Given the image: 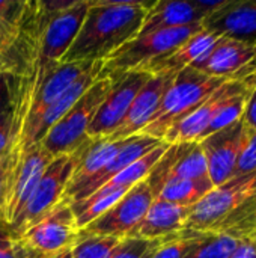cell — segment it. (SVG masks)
<instances>
[{
    "mask_svg": "<svg viewBox=\"0 0 256 258\" xmlns=\"http://www.w3.org/2000/svg\"><path fill=\"white\" fill-rule=\"evenodd\" d=\"M149 6L146 2L91 0L81 29L60 62L106 60L139 35Z\"/></svg>",
    "mask_w": 256,
    "mask_h": 258,
    "instance_id": "cell-1",
    "label": "cell"
},
{
    "mask_svg": "<svg viewBox=\"0 0 256 258\" xmlns=\"http://www.w3.org/2000/svg\"><path fill=\"white\" fill-rule=\"evenodd\" d=\"M229 79L210 77L192 67L184 68L178 74L169 89L166 91L157 112L149 124L139 133L154 139L163 141L166 133L193 112L208 95L220 88Z\"/></svg>",
    "mask_w": 256,
    "mask_h": 258,
    "instance_id": "cell-2",
    "label": "cell"
},
{
    "mask_svg": "<svg viewBox=\"0 0 256 258\" xmlns=\"http://www.w3.org/2000/svg\"><path fill=\"white\" fill-rule=\"evenodd\" d=\"M92 139L83 142L77 150L60 154L51 160V163L45 168L41 180L38 181L32 197L26 203L24 209L18 215V218L9 225L14 236L23 234L38 221H41L45 215H48L57 204L63 201L65 190L71 180V175L89 148Z\"/></svg>",
    "mask_w": 256,
    "mask_h": 258,
    "instance_id": "cell-3",
    "label": "cell"
},
{
    "mask_svg": "<svg viewBox=\"0 0 256 258\" xmlns=\"http://www.w3.org/2000/svg\"><path fill=\"white\" fill-rule=\"evenodd\" d=\"M113 86V80L104 74L91 85L78 101L56 122L39 142L51 156L68 154L77 150L88 138V128Z\"/></svg>",
    "mask_w": 256,
    "mask_h": 258,
    "instance_id": "cell-4",
    "label": "cell"
},
{
    "mask_svg": "<svg viewBox=\"0 0 256 258\" xmlns=\"http://www.w3.org/2000/svg\"><path fill=\"white\" fill-rule=\"evenodd\" d=\"M91 0L38 2L41 33L38 41L39 62H60L69 50L89 11Z\"/></svg>",
    "mask_w": 256,
    "mask_h": 258,
    "instance_id": "cell-5",
    "label": "cell"
},
{
    "mask_svg": "<svg viewBox=\"0 0 256 258\" xmlns=\"http://www.w3.org/2000/svg\"><path fill=\"white\" fill-rule=\"evenodd\" d=\"M202 29V23H195L183 27L163 29L136 36L119 47L106 60H103L101 74L110 79L121 77L128 71L137 70L145 63L174 51L184 41H187L190 36Z\"/></svg>",
    "mask_w": 256,
    "mask_h": 258,
    "instance_id": "cell-6",
    "label": "cell"
},
{
    "mask_svg": "<svg viewBox=\"0 0 256 258\" xmlns=\"http://www.w3.org/2000/svg\"><path fill=\"white\" fill-rule=\"evenodd\" d=\"M255 197L256 171L244 175H235L226 183L210 190L192 207L184 230L211 233L229 215L246 206Z\"/></svg>",
    "mask_w": 256,
    "mask_h": 258,
    "instance_id": "cell-7",
    "label": "cell"
},
{
    "mask_svg": "<svg viewBox=\"0 0 256 258\" xmlns=\"http://www.w3.org/2000/svg\"><path fill=\"white\" fill-rule=\"evenodd\" d=\"M53 159L54 156H51L41 144H35L11 169H6V187L0 218L8 225L18 218L26 203L32 197L45 168Z\"/></svg>",
    "mask_w": 256,
    "mask_h": 258,
    "instance_id": "cell-8",
    "label": "cell"
},
{
    "mask_svg": "<svg viewBox=\"0 0 256 258\" xmlns=\"http://www.w3.org/2000/svg\"><path fill=\"white\" fill-rule=\"evenodd\" d=\"M155 195L146 178L133 186L109 210L78 231V236H113L124 239L145 218Z\"/></svg>",
    "mask_w": 256,
    "mask_h": 258,
    "instance_id": "cell-9",
    "label": "cell"
},
{
    "mask_svg": "<svg viewBox=\"0 0 256 258\" xmlns=\"http://www.w3.org/2000/svg\"><path fill=\"white\" fill-rule=\"evenodd\" d=\"M151 77L143 70H133L121 77L112 79L113 86L92 119L88 128V138L98 141L110 136L124 119L137 92Z\"/></svg>",
    "mask_w": 256,
    "mask_h": 258,
    "instance_id": "cell-10",
    "label": "cell"
},
{
    "mask_svg": "<svg viewBox=\"0 0 256 258\" xmlns=\"http://www.w3.org/2000/svg\"><path fill=\"white\" fill-rule=\"evenodd\" d=\"M78 227L71 206L57 204L48 215L20 236H14L41 255H53L74 246L78 239Z\"/></svg>",
    "mask_w": 256,
    "mask_h": 258,
    "instance_id": "cell-11",
    "label": "cell"
},
{
    "mask_svg": "<svg viewBox=\"0 0 256 258\" xmlns=\"http://www.w3.org/2000/svg\"><path fill=\"white\" fill-rule=\"evenodd\" d=\"M256 44H247L220 36L192 68L216 79H237L252 73Z\"/></svg>",
    "mask_w": 256,
    "mask_h": 258,
    "instance_id": "cell-12",
    "label": "cell"
},
{
    "mask_svg": "<svg viewBox=\"0 0 256 258\" xmlns=\"http://www.w3.org/2000/svg\"><path fill=\"white\" fill-rule=\"evenodd\" d=\"M246 127L243 119L207 136L198 142L205 154L208 174L214 187L235 177V168L244 145Z\"/></svg>",
    "mask_w": 256,
    "mask_h": 258,
    "instance_id": "cell-13",
    "label": "cell"
},
{
    "mask_svg": "<svg viewBox=\"0 0 256 258\" xmlns=\"http://www.w3.org/2000/svg\"><path fill=\"white\" fill-rule=\"evenodd\" d=\"M223 0H160L152 2L139 35H146L151 32L183 27L195 23H202V20L213 11H216Z\"/></svg>",
    "mask_w": 256,
    "mask_h": 258,
    "instance_id": "cell-14",
    "label": "cell"
},
{
    "mask_svg": "<svg viewBox=\"0 0 256 258\" xmlns=\"http://www.w3.org/2000/svg\"><path fill=\"white\" fill-rule=\"evenodd\" d=\"M246 80H247V74L243 77L226 80L211 95H208L193 112H190L184 119H181L177 125H174L163 138V142L169 145L199 142L202 133L205 132V128L208 127L217 110L234 92H237L244 86Z\"/></svg>",
    "mask_w": 256,
    "mask_h": 258,
    "instance_id": "cell-15",
    "label": "cell"
},
{
    "mask_svg": "<svg viewBox=\"0 0 256 258\" xmlns=\"http://www.w3.org/2000/svg\"><path fill=\"white\" fill-rule=\"evenodd\" d=\"M202 27L219 36L256 44V2L225 0L202 20Z\"/></svg>",
    "mask_w": 256,
    "mask_h": 258,
    "instance_id": "cell-16",
    "label": "cell"
},
{
    "mask_svg": "<svg viewBox=\"0 0 256 258\" xmlns=\"http://www.w3.org/2000/svg\"><path fill=\"white\" fill-rule=\"evenodd\" d=\"M175 74L169 76H152L137 92L136 98L133 100L128 112L125 113L124 119L118 125V128L107 138L110 142H119L127 138L139 135L152 119L154 113L157 112L166 91L172 85Z\"/></svg>",
    "mask_w": 256,
    "mask_h": 258,
    "instance_id": "cell-17",
    "label": "cell"
},
{
    "mask_svg": "<svg viewBox=\"0 0 256 258\" xmlns=\"http://www.w3.org/2000/svg\"><path fill=\"white\" fill-rule=\"evenodd\" d=\"M161 142L163 141L154 139V138L146 136V135H136V136L124 139L122 141V147L115 154V157L110 160V163L100 174H97L92 180H89L75 194V197L69 201V204L83 201L88 197H91L92 194H95L98 189L106 186L112 178H115L118 174H121L131 163H134L136 160H139L140 157H143L145 154H148L149 151L157 148Z\"/></svg>",
    "mask_w": 256,
    "mask_h": 258,
    "instance_id": "cell-18",
    "label": "cell"
},
{
    "mask_svg": "<svg viewBox=\"0 0 256 258\" xmlns=\"http://www.w3.org/2000/svg\"><path fill=\"white\" fill-rule=\"evenodd\" d=\"M192 207L177 206L163 200H154L145 218L133 228L127 237L146 240L163 239L184 230Z\"/></svg>",
    "mask_w": 256,
    "mask_h": 258,
    "instance_id": "cell-19",
    "label": "cell"
},
{
    "mask_svg": "<svg viewBox=\"0 0 256 258\" xmlns=\"http://www.w3.org/2000/svg\"><path fill=\"white\" fill-rule=\"evenodd\" d=\"M219 38H220L219 35L202 29L198 33H195L193 36H190L187 41H184L174 51H170L158 59H154L137 70H143V71L149 73L151 76L178 74L184 68L192 67L205 51H208V48Z\"/></svg>",
    "mask_w": 256,
    "mask_h": 258,
    "instance_id": "cell-20",
    "label": "cell"
},
{
    "mask_svg": "<svg viewBox=\"0 0 256 258\" xmlns=\"http://www.w3.org/2000/svg\"><path fill=\"white\" fill-rule=\"evenodd\" d=\"M121 147H122V141L119 142H110L107 139L92 141L71 175V180L63 195V201L69 204V201L75 197V194L110 163V160L115 157V154L119 151Z\"/></svg>",
    "mask_w": 256,
    "mask_h": 258,
    "instance_id": "cell-21",
    "label": "cell"
},
{
    "mask_svg": "<svg viewBox=\"0 0 256 258\" xmlns=\"http://www.w3.org/2000/svg\"><path fill=\"white\" fill-rule=\"evenodd\" d=\"M172 178L213 183L210 178V174H208V165H207L205 154L198 142L183 144V150L167 175V180H172Z\"/></svg>",
    "mask_w": 256,
    "mask_h": 258,
    "instance_id": "cell-22",
    "label": "cell"
},
{
    "mask_svg": "<svg viewBox=\"0 0 256 258\" xmlns=\"http://www.w3.org/2000/svg\"><path fill=\"white\" fill-rule=\"evenodd\" d=\"M214 186L210 181H190L172 178L167 180L155 200H163L183 207H193L199 203Z\"/></svg>",
    "mask_w": 256,
    "mask_h": 258,
    "instance_id": "cell-23",
    "label": "cell"
},
{
    "mask_svg": "<svg viewBox=\"0 0 256 258\" xmlns=\"http://www.w3.org/2000/svg\"><path fill=\"white\" fill-rule=\"evenodd\" d=\"M240 240L241 239L232 233H205L204 239L186 258H229Z\"/></svg>",
    "mask_w": 256,
    "mask_h": 258,
    "instance_id": "cell-24",
    "label": "cell"
},
{
    "mask_svg": "<svg viewBox=\"0 0 256 258\" xmlns=\"http://www.w3.org/2000/svg\"><path fill=\"white\" fill-rule=\"evenodd\" d=\"M122 239L113 236H78L72 258H110Z\"/></svg>",
    "mask_w": 256,
    "mask_h": 258,
    "instance_id": "cell-25",
    "label": "cell"
},
{
    "mask_svg": "<svg viewBox=\"0 0 256 258\" xmlns=\"http://www.w3.org/2000/svg\"><path fill=\"white\" fill-rule=\"evenodd\" d=\"M205 233L181 230L175 234L164 237L163 245L158 248L154 258H186L187 254L204 239Z\"/></svg>",
    "mask_w": 256,
    "mask_h": 258,
    "instance_id": "cell-26",
    "label": "cell"
},
{
    "mask_svg": "<svg viewBox=\"0 0 256 258\" xmlns=\"http://www.w3.org/2000/svg\"><path fill=\"white\" fill-rule=\"evenodd\" d=\"M163 239L146 240L137 237H124L110 258H154L158 248L163 245Z\"/></svg>",
    "mask_w": 256,
    "mask_h": 258,
    "instance_id": "cell-27",
    "label": "cell"
},
{
    "mask_svg": "<svg viewBox=\"0 0 256 258\" xmlns=\"http://www.w3.org/2000/svg\"><path fill=\"white\" fill-rule=\"evenodd\" d=\"M14 91H12V79L8 74L0 73V115L12 110Z\"/></svg>",
    "mask_w": 256,
    "mask_h": 258,
    "instance_id": "cell-28",
    "label": "cell"
},
{
    "mask_svg": "<svg viewBox=\"0 0 256 258\" xmlns=\"http://www.w3.org/2000/svg\"><path fill=\"white\" fill-rule=\"evenodd\" d=\"M0 258H15L14 233L2 218H0Z\"/></svg>",
    "mask_w": 256,
    "mask_h": 258,
    "instance_id": "cell-29",
    "label": "cell"
},
{
    "mask_svg": "<svg viewBox=\"0 0 256 258\" xmlns=\"http://www.w3.org/2000/svg\"><path fill=\"white\" fill-rule=\"evenodd\" d=\"M12 130V110L0 115V157L6 156Z\"/></svg>",
    "mask_w": 256,
    "mask_h": 258,
    "instance_id": "cell-30",
    "label": "cell"
},
{
    "mask_svg": "<svg viewBox=\"0 0 256 258\" xmlns=\"http://www.w3.org/2000/svg\"><path fill=\"white\" fill-rule=\"evenodd\" d=\"M229 258H256V231L241 239Z\"/></svg>",
    "mask_w": 256,
    "mask_h": 258,
    "instance_id": "cell-31",
    "label": "cell"
},
{
    "mask_svg": "<svg viewBox=\"0 0 256 258\" xmlns=\"http://www.w3.org/2000/svg\"><path fill=\"white\" fill-rule=\"evenodd\" d=\"M243 124L249 128V130H256V86L252 89L244 113H243Z\"/></svg>",
    "mask_w": 256,
    "mask_h": 258,
    "instance_id": "cell-32",
    "label": "cell"
},
{
    "mask_svg": "<svg viewBox=\"0 0 256 258\" xmlns=\"http://www.w3.org/2000/svg\"><path fill=\"white\" fill-rule=\"evenodd\" d=\"M6 169H8V163H6V156L0 160V210H2V204H3V198H5V187H6Z\"/></svg>",
    "mask_w": 256,
    "mask_h": 258,
    "instance_id": "cell-33",
    "label": "cell"
},
{
    "mask_svg": "<svg viewBox=\"0 0 256 258\" xmlns=\"http://www.w3.org/2000/svg\"><path fill=\"white\" fill-rule=\"evenodd\" d=\"M45 258H72V246H71V248L63 249V251H60V252H57V254L48 255V257H45Z\"/></svg>",
    "mask_w": 256,
    "mask_h": 258,
    "instance_id": "cell-34",
    "label": "cell"
},
{
    "mask_svg": "<svg viewBox=\"0 0 256 258\" xmlns=\"http://www.w3.org/2000/svg\"><path fill=\"white\" fill-rule=\"evenodd\" d=\"M256 68V59H255V63H253V68H252V73H253V70Z\"/></svg>",
    "mask_w": 256,
    "mask_h": 258,
    "instance_id": "cell-35",
    "label": "cell"
},
{
    "mask_svg": "<svg viewBox=\"0 0 256 258\" xmlns=\"http://www.w3.org/2000/svg\"><path fill=\"white\" fill-rule=\"evenodd\" d=\"M3 157H5V156H3ZM3 157H0V160H2V159H3Z\"/></svg>",
    "mask_w": 256,
    "mask_h": 258,
    "instance_id": "cell-36",
    "label": "cell"
},
{
    "mask_svg": "<svg viewBox=\"0 0 256 258\" xmlns=\"http://www.w3.org/2000/svg\"><path fill=\"white\" fill-rule=\"evenodd\" d=\"M253 73H256V68H255V70H253Z\"/></svg>",
    "mask_w": 256,
    "mask_h": 258,
    "instance_id": "cell-37",
    "label": "cell"
}]
</instances>
